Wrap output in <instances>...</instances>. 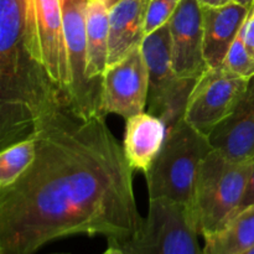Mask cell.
Returning a JSON list of instances; mask_svg holds the SVG:
<instances>
[{
    "label": "cell",
    "instance_id": "1",
    "mask_svg": "<svg viewBox=\"0 0 254 254\" xmlns=\"http://www.w3.org/2000/svg\"><path fill=\"white\" fill-rule=\"evenodd\" d=\"M34 163L0 190V254H34L74 235L130 237L143 217L133 169L106 122L59 103L35 123Z\"/></svg>",
    "mask_w": 254,
    "mask_h": 254
},
{
    "label": "cell",
    "instance_id": "2",
    "mask_svg": "<svg viewBox=\"0 0 254 254\" xmlns=\"http://www.w3.org/2000/svg\"><path fill=\"white\" fill-rule=\"evenodd\" d=\"M26 0H0V143L27 138L35 123L59 103H68L35 61L27 40Z\"/></svg>",
    "mask_w": 254,
    "mask_h": 254
},
{
    "label": "cell",
    "instance_id": "3",
    "mask_svg": "<svg viewBox=\"0 0 254 254\" xmlns=\"http://www.w3.org/2000/svg\"><path fill=\"white\" fill-rule=\"evenodd\" d=\"M212 150L208 136L185 119L166 134L165 143L145 174L149 200L168 198L191 207L201 164Z\"/></svg>",
    "mask_w": 254,
    "mask_h": 254
},
{
    "label": "cell",
    "instance_id": "4",
    "mask_svg": "<svg viewBox=\"0 0 254 254\" xmlns=\"http://www.w3.org/2000/svg\"><path fill=\"white\" fill-rule=\"evenodd\" d=\"M252 164L253 156L233 160L213 148L203 159L190 207L202 237L218 231L237 215Z\"/></svg>",
    "mask_w": 254,
    "mask_h": 254
},
{
    "label": "cell",
    "instance_id": "5",
    "mask_svg": "<svg viewBox=\"0 0 254 254\" xmlns=\"http://www.w3.org/2000/svg\"><path fill=\"white\" fill-rule=\"evenodd\" d=\"M197 225L189 206L168 198L149 201L146 217L123 241L109 242L126 254H205Z\"/></svg>",
    "mask_w": 254,
    "mask_h": 254
},
{
    "label": "cell",
    "instance_id": "6",
    "mask_svg": "<svg viewBox=\"0 0 254 254\" xmlns=\"http://www.w3.org/2000/svg\"><path fill=\"white\" fill-rule=\"evenodd\" d=\"M140 49L149 74L145 112L160 118L169 131L184 119L197 79L180 78L174 71L169 22L146 35Z\"/></svg>",
    "mask_w": 254,
    "mask_h": 254
},
{
    "label": "cell",
    "instance_id": "7",
    "mask_svg": "<svg viewBox=\"0 0 254 254\" xmlns=\"http://www.w3.org/2000/svg\"><path fill=\"white\" fill-rule=\"evenodd\" d=\"M26 5L27 40L32 56L68 101L71 73L61 0H26Z\"/></svg>",
    "mask_w": 254,
    "mask_h": 254
},
{
    "label": "cell",
    "instance_id": "8",
    "mask_svg": "<svg viewBox=\"0 0 254 254\" xmlns=\"http://www.w3.org/2000/svg\"><path fill=\"white\" fill-rule=\"evenodd\" d=\"M250 79L210 68L198 77L186 104L184 119L200 133L210 134L228 118L246 92Z\"/></svg>",
    "mask_w": 254,
    "mask_h": 254
},
{
    "label": "cell",
    "instance_id": "9",
    "mask_svg": "<svg viewBox=\"0 0 254 254\" xmlns=\"http://www.w3.org/2000/svg\"><path fill=\"white\" fill-rule=\"evenodd\" d=\"M87 4L88 0H61L64 35L71 73L68 101L81 113H103L102 86L93 83L87 74Z\"/></svg>",
    "mask_w": 254,
    "mask_h": 254
},
{
    "label": "cell",
    "instance_id": "10",
    "mask_svg": "<svg viewBox=\"0 0 254 254\" xmlns=\"http://www.w3.org/2000/svg\"><path fill=\"white\" fill-rule=\"evenodd\" d=\"M149 74L141 49L111 64L102 77V111L128 119L146 109Z\"/></svg>",
    "mask_w": 254,
    "mask_h": 254
},
{
    "label": "cell",
    "instance_id": "11",
    "mask_svg": "<svg viewBox=\"0 0 254 254\" xmlns=\"http://www.w3.org/2000/svg\"><path fill=\"white\" fill-rule=\"evenodd\" d=\"M173 66L180 78L197 79L208 69L203 52V19L200 0H181L169 20Z\"/></svg>",
    "mask_w": 254,
    "mask_h": 254
},
{
    "label": "cell",
    "instance_id": "12",
    "mask_svg": "<svg viewBox=\"0 0 254 254\" xmlns=\"http://www.w3.org/2000/svg\"><path fill=\"white\" fill-rule=\"evenodd\" d=\"M251 7L237 1L221 6L202 5L203 52L210 68L222 67L226 55L240 35Z\"/></svg>",
    "mask_w": 254,
    "mask_h": 254
},
{
    "label": "cell",
    "instance_id": "13",
    "mask_svg": "<svg viewBox=\"0 0 254 254\" xmlns=\"http://www.w3.org/2000/svg\"><path fill=\"white\" fill-rule=\"evenodd\" d=\"M211 146L233 160L254 156V77L233 113L208 136Z\"/></svg>",
    "mask_w": 254,
    "mask_h": 254
},
{
    "label": "cell",
    "instance_id": "14",
    "mask_svg": "<svg viewBox=\"0 0 254 254\" xmlns=\"http://www.w3.org/2000/svg\"><path fill=\"white\" fill-rule=\"evenodd\" d=\"M148 5L149 0H121L109 9L108 66L141 46Z\"/></svg>",
    "mask_w": 254,
    "mask_h": 254
},
{
    "label": "cell",
    "instance_id": "15",
    "mask_svg": "<svg viewBox=\"0 0 254 254\" xmlns=\"http://www.w3.org/2000/svg\"><path fill=\"white\" fill-rule=\"evenodd\" d=\"M166 127L158 117L143 112L126 119L123 150L133 171L145 175L165 143Z\"/></svg>",
    "mask_w": 254,
    "mask_h": 254
},
{
    "label": "cell",
    "instance_id": "16",
    "mask_svg": "<svg viewBox=\"0 0 254 254\" xmlns=\"http://www.w3.org/2000/svg\"><path fill=\"white\" fill-rule=\"evenodd\" d=\"M87 74L93 83L102 86L108 66L109 9L102 0H88L86 12Z\"/></svg>",
    "mask_w": 254,
    "mask_h": 254
},
{
    "label": "cell",
    "instance_id": "17",
    "mask_svg": "<svg viewBox=\"0 0 254 254\" xmlns=\"http://www.w3.org/2000/svg\"><path fill=\"white\" fill-rule=\"evenodd\" d=\"M205 254H240L254 248V203L203 237Z\"/></svg>",
    "mask_w": 254,
    "mask_h": 254
},
{
    "label": "cell",
    "instance_id": "18",
    "mask_svg": "<svg viewBox=\"0 0 254 254\" xmlns=\"http://www.w3.org/2000/svg\"><path fill=\"white\" fill-rule=\"evenodd\" d=\"M36 155V145L31 136L6 146L0 154V190L16 183L30 168Z\"/></svg>",
    "mask_w": 254,
    "mask_h": 254
},
{
    "label": "cell",
    "instance_id": "19",
    "mask_svg": "<svg viewBox=\"0 0 254 254\" xmlns=\"http://www.w3.org/2000/svg\"><path fill=\"white\" fill-rule=\"evenodd\" d=\"M222 68L246 79L254 77V56L247 49L241 35L236 37L230 51L226 55Z\"/></svg>",
    "mask_w": 254,
    "mask_h": 254
},
{
    "label": "cell",
    "instance_id": "20",
    "mask_svg": "<svg viewBox=\"0 0 254 254\" xmlns=\"http://www.w3.org/2000/svg\"><path fill=\"white\" fill-rule=\"evenodd\" d=\"M180 1L181 0H149L145 34H150L163 25L168 24Z\"/></svg>",
    "mask_w": 254,
    "mask_h": 254
},
{
    "label": "cell",
    "instance_id": "21",
    "mask_svg": "<svg viewBox=\"0 0 254 254\" xmlns=\"http://www.w3.org/2000/svg\"><path fill=\"white\" fill-rule=\"evenodd\" d=\"M240 35L243 39V41H245L247 49L250 50L251 54L254 56V4L251 7L250 14H248L247 19H246V22L242 26Z\"/></svg>",
    "mask_w": 254,
    "mask_h": 254
},
{
    "label": "cell",
    "instance_id": "22",
    "mask_svg": "<svg viewBox=\"0 0 254 254\" xmlns=\"http://www.w3.org/2000/svg\"><path fill=\"white\" fill-rule=\"evenodd\" d=\"M253 203H254V156H253L252 170H251L250 179H248V183H247V188H246L245 196H243V198H242V202H241L238 212H241V211L245 210V208H247L248 206L253 205Z\"/></svg>",
    "mask_w": 254,
    "mask_h": 254
},
{
    "label": "cell",
    "instance_id": "23",
    "mask_svg": "<svg viewBox=\"0 0 254 254\" xmlns=\"http://www.w3.org/2000/svg\"><path fill=\"white\" fill-rule=\"evenodd\" d=\"M236 1V0H200L202 5H208V6H221V5L228 4V2Z\"/></svg>",
    "mask_w": 254,
    "mask_h": 254
},
{
    "label": "cell",
    "instance_id": "24",
    "mask_svg": "<svg viewBox=\"0 0 254 254\" xmlns=\"http://www.w3.org/2000/svg\"><path fill=\"white\" fill-rule=\"evenodd\" d=\"M103 254H126V253H124L121 248L117 247V246L108 245V248H107V251Z\"/></svg>",
    "mask_w": 254,
    "mask_h": 254
},
{
    "label": "cell",
    "instance_id": "25",
    "mask_svg": "<svg viewBox=\"0 0 254 254\" xmlns=\"http://www.w3.org/2000/svg\"><path fill=\"white\" fill-rule=\"evenodd\" d=\"M102 1L104 2V5H106V6L108 7V9H111L112 6H114V5H116L117 2L121 1V0H102Z\"/></svg>",
    "mask_w": 254,
    "mask_h": 254
},
{
    "label": "cell",
    "instance_id": "26",
    "mask_svg": "<svg viewBox=\"0 0 254 254\" xmlns=\"http://www.w3.org/2000/svg\"><path fill=\"white\" fill-rule=\"evenodd\" d=\"M236 1L240 2V4H242V5H245V6H248V7H251L254 4V0H236Z\"/></svg>",
    "mask_w": 254,
    "mask_h": 254
},
{
    "label": "cell",
    "instance_id": "27",
    "mask_svg": "<svg viewBox=\"0 0 254 254\" xmlns=\"http://www.w3.org/2000/svg\"><path fill=\"white\" fill-rule=\"evenodd\" d=\"M240 254H254V248H252V250H250V251H246V252L240 253Z\"/></svg>",
    "mask_w": 254,
    "mask_h": 254
}]
</instances>
